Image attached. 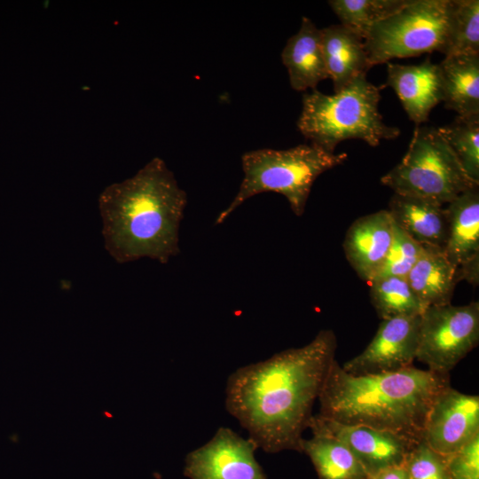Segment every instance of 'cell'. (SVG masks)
Instances as JSON below:
<instances>
[{"mask_svg":"<svg viewBox=\"0 0 479 479\" xmlns=\"http://www.w3.org/2000/svg\"><path fill=\"white\" fill-rule=\"evenodd\" d=\"M300 452L310 459L320 479H366L363 466L339 439L326 434H312L302 438Z\"/></svg>","mask_w":479,"mask_h":479,"instance_id":"44dd1931","label":"cell"},{"mask_svg":"<svg viewBox=\"0 0 479 479\" xmlns=\"http://www.w3.org/2000/svg\"><path fill=\"white\" fill-rule=\"evenodd\" d=\"M380 99V88L367 80L366 74L333 95L312 90L302 96L297 128L312 145L332 153L347 139L377 146L382 139H394L400 134L398 128L383 122L378 110Z\"/></svg>","mask_w":479,"mask_h":479,"instance_id":"277c9868","label":"cell"},{"mask_svg":"<svg viewBox=\"0 0 479 479\" xmlns=\"http://www.w3.org/2000/svg\"><path fill=\"white\" fill-rule=\"evenodd\" d=\"M395 193L450 203L475 185L457 155L433 126H416L402 161L381 179Z\"/></svg>","mask_w":479,"mask_h":479,"instance_id":"8992f818","label":"cell"},{"mask_svg":"<svg viewBox=\"0 0 479 479\" xmlns=\"http://www.w3.org/2000/svg\"><path fill=\"white\" fill-rule=\"evenodd\" d=\"M479 342V303L427 307L420 315L416 359L448 374Z\"/></svg>","mask_w":479,"mask_h":479,"instance_id":"ba28073f","label":"cell"},{"mask_svg":"<svg viewBox=\"0 0 479 479\" xmlns=\"http://www.w3.org/2000/svg\"><path fill=\"white\" fill-rule=\"evenodd\" d=\"M423 247L394 224L390 247L373 279L389 276L406 277L422 254Z\"/></svg>","mask_w":479,"mask_h":479,"instance_id":"484cf974","label":"cell"},{"mask_svg":"<svg viewBox=\"0 0 479 479\" xmlns=\"http://www.w3.org/2000/svg\"><path fill=\"white\" fill-rule=\"evenodd\" d=\"M187 204L166 162L154 157L133 177L106 187L98 197L104 246L115 262L149 258L167 263L177 255Z\"/></svg>","mask_w":479,"mask_h":479,"instance_id":"7a4b0ae2","label":"cell"},{"mask_svg":"<svg viewBox=\"0 0 479 479\" xmlns=\"http://www.w3.org/2000/svg\"><path fill=\"white\" fill-rule=\"evenodd\" d=\"M405 278L426 308L451 304L457 284L456 268L443 248L424 247Z\"/></svg>","mask_w":479,"mask_h":479,"instance_id":"d6986e66","label":"cell"},{"mask_svg":"<svg viewBox=\"0 0 479 479\" xmlns=\"http://www.w3.org/2000/svg\"><path fill=\"white\" fill-rule=\"evenodd\" d=\"M456 280H466L473 286L479 283V255H475L456 268Z\"/></svg>","mask_w":479,"mask_h":479,"instance_id":"f1b7e54d","label":"cell"},{"mask_svg":"<svg viewBox=\"0 0 479 479\" xmlns=\"http://www.w3.org/2000/svg\"><path fill=\"white\" fill-rule=\"evenodd\" d=\"M450 386L448 374L410 366L366 375L347 373L334 359L318 396L319 416L345 425L421 439L428 412Z\"/></svg>","mask_w":479,"mask_h":479,"instance_id":"3957f363","label":"cell"},{"mask_svg":"<svg viewBox=\"0 0 479 479\" xmlns=\"http://www.w3.org/2000/svg\"><path fill=\"white\" fill-rule=\"evenodd\" d=\"M444 457L450 479H479V435L459 452Z\"/></svg>","mask_w":479,"mask_h":479,"instance_id":"83f0119b","label":"cell"},{"mask_svg":"<svg viewBox=\"0 0 479 479\" xmlns=\"http://www.w3.org/2000/svg\"><path fill=\"white\" fill-rule=\"evenodd\" d=\"M347 158L344 153H328L312 144L286 150L263 148L246 152L241 156L243 179L239 191L217 216L215 224L224 223L247 200L266 192L283 195L294 214L302 216L315 180Z\"/></svg>","mask_w":479,"mask_h":479,"instance_id":"5b68a950","label":"cell"},{"mask_svg":"<svg viewBox=\"0 0 479 479\" xmlns=\"http://www.w3.org/2000/svg\"><path fill=\"white\" fill-rule=\"evenodd\" d=\"M452 9V0H409L373 25L364 37L371 66L436 51L446 55Z\"/></svg>","mask_w":479,"mask_h":479,"instance_id":"52a82bcc","label":"cell"},{"mask_svg":"<svg viewBox=\"0 0 479 479\" xmlns=\"http://www.w3.org/2000/svg\"><path fill=\"white\" fill-rule=\"evenodd\" d=\"M387 64L388 77L381 88L395 90L416 126L428 122L433 107L444 99L438 64L432 63L429 57L420 65Z\"/></svg>","mask_w":479,"mask_h":479,"instance_id":"4fadbf2b","label":"cell"},{"mask_svg":"<svg viewBox=\"0 0 479 479\" xmlns=\"http://www.w3.org/2000/svg\"><path fill=\"white\" fill-rule=\"evenodd\" d=\"M479 54V1L452 0L448 51L445 56Z\"/></svg>","mask_w":479,"mask_h":479,"instance_id":"d4e9b609","label":"cell"},{"mask_svg":"<svg viewBox=\"0 0 479 479\" xmlns=\"http://www.w3.org/2000/svg\"><path fill=\"white\" fill-rule=\"evenodd\" d=\"M336 347L334 333L321 330L308 344L240 367L229 376L225 408L257 449L300 452Z\"/></svg>","mask_w":479,"mask_h":479,"instance_id":"6da1fadb","label":"cell"},{"mask_svg":"<svg viewBox=\"0 0 479 479\" xmlns=\"http://www.w3.org/2000/svg\"><path fill=\"white\" fill-rule=\"evenodd\" d=\"M320 35L325 65L334 93L372 67L364 38L357 31L335 24L320 29Z\"/></svg>","mask_w":479,"mask_h":479,"instance_id":"2e32d148","label":"cell"},{"mask_svg":"<svg viewBox=\"0 0 479 479\" xmlns=\"http://www.w3.org/2000/svg\"><path fill=\"white\" fill-rule=\"evenodd\" d=\"M308 428L312 434L329 435L345 444L368 476L403 465L408 452L417 443L393 432L366 426L345 425L318 414L311 416Z\"/></svg>","mask_w":479,"mask_h":479,"instance_id":"7c38bea8","label":"cell"},{"mask_svg":"<svg viewBox=\"0 0 479 479\" xmlns=\"http://www.w3.org/2000/svg\"><path fill=\"white\" fill-rule=\"evenodd\" d=\"M420 315L382 319L367 347L342 368L351 375L397 372L412 366L419 344Z\"/></svg>","mask_w":479,"mask_h":479,"instance_id":"8fae6325","label":"cell"},{"mask_svg":"<svg viewBox=\"0 0 479 479\" xmlns=\"http://www.w3.org/2000/svg\"><path fill=\"white\" fill-rule=\"evenodd\" d=\"M409 0H330L328 4L341 24L357 31L363 38L370 27L393 15Z\"/></svg>","mask_w":479,"mask_h":479,"instance_id":"603a6c76","label":"cell"},{"mask_svg":"<svg viewBox=\"0 0 479 479\" xmlns=\"http://www.w3.org/2000/svg\"><path fill=\"white\" fill-rule=\"evenodd\" d=\"M369 284L372 304L381 319L420 316L426 309L405 277H384Z\"/></svg>","mask_w":479,"mask_h":479,"instance_id":"7402d4cb","label":"cell"},{"mask_svg":"<svg viewBox=\"0 0 479 479\" xmlns=\"http://www.w3.org/2000/svg\"><path fill=\"white\" fill-rule=\"evenodd\" d=\"M448 233L444 252L457 268L479 255V185L448 203Z\"/></svg>","mask_w":479,"mask_h":479,"instance_id":"ac0fdd59","label":"cell"},{"mask_svg":"<svg viewBox=\"0 0 479 479\" xmlns=\"http://www.w3.org/2000/svg\"><path fill=\"white\" fill-rule=\"evenodd\" d=\"M366 479H410L408 474L401 466H395L386 469H383L374 475L367 476Z\"/></svg>","mask_w":479,"mask_h":479,"instance_id":"f546056e","label":"cell"},{"mask_svg":"<svg viewBox=\"0 0 479 479\" xmlns=\"http://www.w3.org/2000/svg\"><path fill=\"white\" fill-rule=\"evenodd\" d=\"M394 223L388 209L357 218L348 229L343 250L358 277L370 283L379 272L393 239Z\"/></svg>","mask_w":479,"mask_h":479,"instance_id":"5bb4252c","label":"cell"},{"mask_svg":"<svg viewBox=\"0 0 479 479\" xmlns=\"http://www.w3.org/2000/svg\"><path fill=\"white\" fill-rule=\"evenodd\" d=\"M479 435V397L451 386L442 390L426 417L421 438L436 452L449 456Z\"/></svg>","mask_w":479,"mask_h":479,"instance_id":"30bf717a","label":"cell"},{"mask_svg":"<svg viewBox=\"0 0 479 479\" xmlns=\"http://www.w3.org/2000/svg\"><path fill=\"white\" fill-rule=\"evenodd\" d=\"M388 211L393 223L417 243L444 249L448 217L442 205L419 197L394 193Z\"/></svg>","mask_w":479,"mask_h":479,"instance_id":"9a60e30c","label":"cell"},{"mask_svg":"<svg viewBox=\"0 0 479 479\" xmlns=\"http://www.w3.org/2000/svg\"><path fill=\"white\" fill-rule=\"evenodd\" d=\"M403 466L410 479H450L445 457L433 451L422 438L410 449Z\"/></svg>","mask_w":479,"mask_h":479,"instance_id":"4316f807","label":"cell"},{"mask_svg":"<svg viewBox=\"0 0 479 479\" xmlns=\"http://www.w3.org/2000/svg\"><path fill=\"white\" fill-rule=\"evenodd\" d=\"M438 131L457 155L465 173L479 184V115L459 116Z\"/></svg>","mask_w":479,"mask_h":479,"instance_id":"cb8c5ba5","label":"cell"},{"mask_svg":"<svg viewBox=\"0 0 479 479\" xmlns=\"http://www.w3.org/2000/svg\"><path fill=\"white\" fill-rule=\"evenodd\" d=\"M438 67L445 107L459 116L479 115V54L445 56Z\"/></svg>","mask_w":479,"mask_h":479,"instance_id":"ffe728a7","label":"cell"},{"mask_svg":"<svg viewBox=\"0 0 479 479\" xmlns=\"http://www.w3.org/2000/svg\"><path fill=\"white\" fill-rule=\"evenodd\" d=\"M256 445L221 427L204 445L189 452L184 475L189 479H266L257 462Z\"/></svg>","mask_w":479,"mask_h":479,"instance_id":"9c48e42d","label":"cell"},{"mask_svg":"<svg viewBox=\"0 0 479 479\" xmlns=\"http://www.w3.org/2000/svg\"><path fill=\"white\" fill-rule=\"evenodd\" d=\"M281 59L294 90H316L321 81L329 78L321 48L320 29L307 17L302 18L300 29L287 40Z\"/></svg>","mask_w":479,"mask_h":479,"instance_id":"e0dca14e","label":"cell"}]
</instances>
